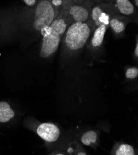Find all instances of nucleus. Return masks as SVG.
<instances>
[{
	"instance_id": "nucleus-10",
	"label": "nucleus",
	"mask_w": 138,
	"mask_h": 155,
	"mask_svg": "<svg viewBox=\"0 0 138 155\" xmlns=\"http://www.w3.org/2000/svg\"><path fill=\"white\" fill-rule=\"evenodd\" d=\"M110 154L113 155H134L135 151L134 148L131 145L118 142L116 143L111 152Z\"/></svg>"
},
{
	"instance_id": "nucleus-8",
	"label": "nucleus",
	"mask_w": 138,
	"mask_h": 155,
	"mask_svg": "<svg viewBox=\"0 0 138 155\" xmlns=\"http://www.w3.org/2000/svg\"><path fill=\"white\" fill-rule=\"evenodd\" d=\"M112 3L115 5L118 14L129 17L133 19V22L137 23L138 8L131 0H112Z\"/></svg>"
},
{
	"instance_id": "nucleus-3",
	"label": "nucleus",
	"mask_w": 138,
	"mask_h": 155,
	"mask_svg": "<svg viewBox=\"0 0 138 155\" xmlns=\"http://www.w3.org/2000/svg\"><path fill=\"white\" fill-rule=\"evenodd\" d=\"M40 55L43 58H49L58 50L63 37L55 30L48 27L43 32Z\"/></svg>"
},
{
	"instance_id": "nucleus-2",
	"label": "nucleus",
	"mask_w": 138,
	"mask_h": 155,
	"mask_svg": "<svg viewBox=\"0 0 138 155\" xmlns=\"http://www.w3.org/2000/svg\"><path fill=\"white\" fill-rule=\"evenodd\" d=\"M118 14L114 4L101 3L94 4L92 8L89 21L94 30L102 24L109 25L110 18L113 14Z\"/></svg>"
},
{
	"instance_id": "nucleus-15",
	"label": "nucleus",
	"mask_w": 138,
	"mask_h": 155,
	"mask_svg": "<svg viewBox=\"0 0 138 155\" xmlns=\"http://www.w3.org/2000/svg\"><path fill=\"white\" fill-rule=\"evenodd\" d=\"M133 56H134V60L136 61H137V59H138V40H137V36H136V45H135V48H134V52H133Z\"/></svg>"
},
{
	"instance_id": "nucleus-11",
	"label": "nucleus",
	"mask_w": 138,
	"mask_h": 155,
	"mask_svg": "<svg viewBox=\"0 0 138 155\" xmlns=\"http://www.w3.org/2000/svg\"><path fill=\"white\" fill-rule=\"evenodd\" d=\"M15 113L10 105L5 101L0 102V122H7L14 117Z\"/></svg>"
},
{
	"instance_id": "nucleus-9",
	"label": "nucleus",
	"mask_w": 138,
	"mask_h": 155,
	"mask_svg": "<svg viewBox=\"0 0 138 155\" xmlns=\"http://www.w3.org/2000/svg\"><path fill=\"white\" fill-rule=\"evenodd\" d=\"M80 141L86 147L96 149L100 142V135L96 130H88L81 135Z\"/></svg>"
},
{
	"instance_id": "nucleus-4",
	"label": "nucleus",
	"mask_w": 138,
	"mask_h": 155,
	"mask_svg": "<svg viewBox=\"0 0 138 155\" xmlns=\"http://www.w3.org/2000/svg\"><path fill=\"white\" fill-rule=\"evenodd\" d=\"M94 3L90 0H86L81 5L73 3L71 0H65V5L69 15L75 22H86L89 20L90 12Z\"/></svg>"
},
{
	"instance_id": "nucleus-5",
	"label": "nucleus",
	"mask_w": 138,
	"mask_h": 155,
	"mask_svg": "<svg viewBox=\"0 0 138 155\" xmlns=\"http://www.w3.org/2000/svg\"><path fill=\"white\" fill-rule=\"evenodd\" d=\"M37 134L47 143L56 142L60 137L61 130L55 124L50 122L42 123L37 129Z\"/></svg>"
},
{
	"instance_id": "nucleus-7",
	"label": "nucleus",
	"mask_w": 138,
	"mask_h": 155,
	"mask_svg": "<svg viewBox=\"0 0 138 155\" xmlns=\"http://www.w3.org/2000/svg\"><path fill=\"white\" fill-rule=\"evenodd\" d=\"M133 21L131 18L119 14H113L110 19L109 27L117 38H121L125 35L127 25Z\"/></svg>"
},
{
	"instance_id": "nucleus-12",
	"label": "nucleus",
	"mask_w": 138,
	"mask_h": 155,
	"mask_svg": "<svg viewBox=\"0 0 138 155\" xmlns=\"http://www.w3.org/2000/svg\"><path fill=\"white\" fill-rule=\"evenodd\" d=\"M69 153H73L77 155H86L87 153L84 150V148L77 142H75L71 144L70 147L68 149Z\"/></svg>"
},
{
	"instance_id": "nucleus-13",
	"label": "nucleus",
	"mask_w": 138,
	"mask_h": 155,
	"mask_svg": "<svg viewBox=\"0 0 138 155\" xmlns=\"http://www.w3.org/2000/svg\"><path fill=\"white\" fill-rule=\"evenodd\" d=\"M125 76L129 80H135L138 76V69L136 66L128 67L126 69Z\"/></svg>"
},
{
	"instance_id": "nucleus-14",
	"label": "nucleus",
	"mask_w": 138,
	"mask_h": 155,
	"mask_svg": "<svg viewBox=\"0 0 138 155\" xmlns=\"http://www.w3.org/2000/svg\"><path fill=\"white\" fill-rule=\"evenodd\" d=\"M22 2L27 7H33L37 4L39 0H22Z\"/></svg>"
},
{
	"instance_id": "nucleus-18",
	"label": "nucleus",
	"mask_w": 138,
	"mask_h": 155,
	"mask_svg": "<svg viewBox=\"0 0 138 155\" xmlns=\"http://www.w3.org/2000/svg\"><path fill=\"white\" fill-rule=\"evenodd\" d=\"M131 2L134 4V5L138 8V0H131Z\"/></svg>"
},
{
	"instance_id": "nucleus-6",
	"label": "nucleus",
	"mask_w": 138,
	"mask_h": 155,
	"mask_svg": "<svg viewBox=\"0 0 138 155\" xmlns=\"http://www.w3.org/2000/svg\"><path fill=\"white\" fill-rule=\"evenodd\" d=\"M109 25L102 24L97 27L92 34L86 45L91 52L96 53L101 50L104 41V38Z\"/></svg>"
},
{
	"instance_id": "nucleus-1",
	"label": "nucleus",
	"mask_w": 138,
	"mask_h": 155,
	"mask_svg": "<svg viewBox=\"0 0 138 155\" xmlns=\"http://www.w3.org/2000/svg\"><path fill=\"white\" fill-rule=\"evenodd\" d=\"M90 22H75L68 27L61 43V57L67 61L79 53L86 45L93 32Z\"/></svg>"
},
{
	"instance_id": "nucleus-17",
	"label": "nucleus",
	"mask_w": 138,
	"mask_h": 155,
	"mask_svg": "<svg viewBox=\"0 0 138 155\" xmlns=\"http://www.w3.org/2000/svg\"><path fill=\"white\" fill-rule=\"evenodd\" d=\"M71 1L76 5H81L82 3H83L84 2H85L86 0H71Z\"/></svg>"
},
{
	"instance_id": "nucleus-16",
	"label": "nucleus",
	"mask_w": 138,
	"mask_h": 155,
	"mask_svg": "<svg viewBox=\"0 0 138 155\" xmlns=\"http://www.w3.org/2000/svg\"><path fill=\"white\" fill-rule=\"evenodd\" d=\"M91 2H93L94 4L97 3H111L112 0H90Z\"/></svg>"
}]
</instances>
